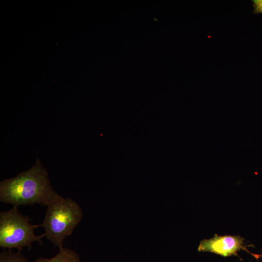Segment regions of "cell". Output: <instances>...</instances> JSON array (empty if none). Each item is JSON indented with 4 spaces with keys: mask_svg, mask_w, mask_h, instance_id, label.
<instances>
[{
    "mask_svg": "<svg viewBox=\"0 0 262 262\" xmlns=\"http://www.w3.org/2000/svg\"><path fill=\"white\" fill-rule=\"evenodd\" d=\"M254 257L256 258L257 259H258L260 257H262V254L258 255V254H255L253 253H250Z\"/></svg>",
    "mask_w": 262,
    "mask_h": 262,
    "instance_id": "obj_8",
    "label": "cell"
},
{
    "mask_svg": "<svg viewBox=\"0 0 262 262\" xmlns=\"http://www.w3.org/2000/svg\"><path fill=\"white\" fill-rule=\"evenodd\" d=\"M241 249L249 252L244 246V239L240 236L215 234L212 238L201 241L197 250L198 252H209L226 257L238 256L237 252Z\"/></svg>",
    "mask_w": 262,
    "mask_h": 262,
    "instance_id": "obj_4",
    "label": "cell"
},
{
    "mask_svg": "<svg viewBox=\"0 0 262 262\" xmlns=\"http://www.w3.org/2000/svg\"><path fill=\"white\" fill-rule=\"evenodd\" d=\"M60 197L51 187L48 172L39 160L28 170L0 182V201L13 207L35 204L48 206Z\"/></svg>",
    "mask_w": 262,
    "mask_h": 262,
    "instance_id": "obj_1",
    "label": "cell"
},
{
    "mask_svg": "<svg viewBox=\"0 0 262 262\" xmlns=\"http://www.w3.org/2000/svg\"><path fill=\"white\" fill-rule=\"evenodd\" d=\"M82 216V208L75 201L61 196L47 206L44 221L39 226L44 228L47 239L61 248Z\"/></svg>",
    "mask_w": 262,
    "mask_h": 262,
    "instance_id": "obj_2",
    "label": "cell"
},
{
    "mask_svg": "<svg viewBox=\"0 0 262 262\" xmlns=\"http://www.w3.org/2000/svg\"><path fill=\"white\" fill-rule=\"evenodd\" d=\"M255 13H262V0H253Z\"/></svg>",
    "mask_w": 262,
    "mask_h": 262,
    "instance_id": "obj_7",
    "label": "cell"
},
{
    "mask_svg": "<svg viewBox=\"0 0 262 262\" xmlns=\"http://www.w3.org/2000/svg\"><path fill=\"white\" fill-rule=\"evenodd\" d=\"M33 262H81V261L76 252L63 247L60 248L59 253L53 258H39Z\"/></svg>",
    "mask_w": 262,
    "mask_h": 262,
    "instance_id": "obj_5",
    "label": "cell"
},
{
    "mask_svg": "<svg viewBox=\"0 0 262 262\" xmlns=\"http://www.w3.org/2000/svg\"><path fill=\"white\" fill-rule=\"evenodd\" d=\"M0 262H29L20 251L13 252L11 250H4L0 254Z\"/></svg>",
    "mask_w": 262,
    "mask_h": 262,
    "instance_id": "obj_6",
    "label": "cell"
},
{
    "mask_svg": "<svg viewBox=\"0 0 262 262\" xmlns=\"http://www.w3.org/2000/svg\"><path fill=\"white\" fill-rule=\"evenodd\" d=\"M39 225H32L30 219L21 214L17 207L0 213V247L11 249L16 248L21 251L24 247H32V244L38 242L42 244L43 234L37 236L35 228Z\"/></svg>",
    "mask_w": 262,
    "mask_h": 262,
    "instance_id": "obj_3",
    "label": "cell"
}]
</instances>
